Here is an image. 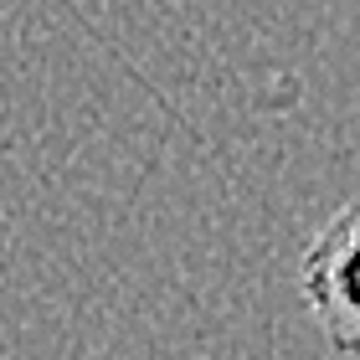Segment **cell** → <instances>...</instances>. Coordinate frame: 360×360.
<instances>
[{
    "label": "cell",
    "instance_id": "1",
    "mask_svg": "<svg viewBox=\"0 0 360 360\" xmlns=\"http://www.w3.org/2000/svg\"><path fill=\"white\" fill-rule=\"evenodd\" d=\"M309 319L340 355H360V201L340 206L299 263Z\"/></svg>",
    "mask_w": 360,
    "mask_h": 360
}]
</instances>
